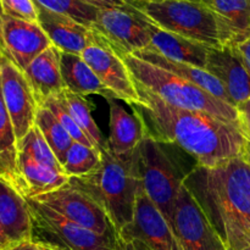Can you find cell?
Wrapping results in <instances>:
<instances>
[{
	"instance_id": "38",
	"label": "cell",
	"mask_w": 250,
	"mask_h": 250,
	"mask_svg": "<svg viewBox=\"0 0 250 250\" xmlns=\"http://www.w3.org/2000/svg\"><path fill=\"white\" fill-rule=\"evenodd\" d=\"M2 20H4V14H2L1 4H0V46L2 44Z\"/></svg>"
},
{
	"instance_id": "35",
	"label": "cell",
	"mask_w": 250,
	"mask_h": 250,
	"mask_svg": "<svg viewBox=\"0 0 250 250\" xmlns=\"http://www.w3.org/2000/svg\"><path fill=\"white\" fill-rule=\"evenodd\" d=\"M116 250H151L146 244L139 239L133 238H124L116 236Z\"/></svg>"
},
{
	"instance_id": "41",
	"label": "cell",
	"mask_w": 250,
	"mask_h": 250,
	"mask_svg": "<svg viewBox=\"0 0 250 250\" xmlns=\"http://www.w3.org/2000/svg\"><path fill=\"white\" fill-rule=\"evenodd\" d=\"M124 1H127V0H124Z\"/></svg>"
},
{
	"instance_id": "29",
	"label": "cell",
	"mask_w": 250,
	"mask_h": 250,
	"mask_svg": "<svg viewBox=\"0 0 250 250\" xmlns=\"http://www.w3.org/2000/svg\"><path fill=\"white\" fill-rule=\"evenodd\" d=\"M102 164V154L90 146L75 142L66 154L63 170L70 178L93 172Z\"/></svg>"
},
{
	"instance_id": "12",
	"label": "cell",
	"mask_w": 250,
	"mask_h": 250,
	"mask_svg": "<svg viewBox=\"0 0 250 250\" xmlns=\"http://www.w3.org/2000/svg\"><path fill=\"white\" fill-rule=\"evenodd\" d=\"M0 81L2 98L14 126L15 136L19 142L34 126L39 105L23 71L20 70L1 51Z\"/></svg>"
},
{
	"instance_id": "19",
	"label": "cell",
	"mask_w": 250,
	"mask_h": 250,
	"mask_svg": "<svg viewBox=\"0 0 250 250\" xmlns=\"http://www.w3.org/2000/svg\"><path fill=\"white\" fill-rule=\"evenodd\" d=\"M110 106V134L106 139V149L114 155L133 153L143 139L148 136L144 119L136 106L129 112L115 98H107Z\"/></svg>"
},
{
	"instance_id": "34",
	"label": "cell",
	"mask_w": 250,
	"mask_h": 250,
	"mask_svg": "<svg viewBox=\"0 0 250 250\" xmlns=\"http://www.w3.org/2000/svg\"><path fill=\"white\" fill-rule=\"evenodd\" d=\"M237 110H238L241 129L250 146V98L244 103H242L239 106H237Z\"/></svg>"
},
{
	"instance_id": "28",
	"label": "cell",
	"mask_w": 250,
	"mask_h": 250,
	"mask_svg": "<svg viewBox=\"0 0 250 250\" xmlns=\"http://www.w3.org/2000/svg\"><path fill=\"white\" fill-rule=\"evenodd\" d=\"M17 151L26 154L29 158L38 161L39 164L46 166V167L65 173L62 164L58 160L54 151L51 150L45 138L36 125L29 129V132L23 138L17 142Z\"/></svg>"
},
{
	"instance_id": "30",
	"label": "cell",
	"mask_w": 250,
	"mask_h": 250,
	"mask_svg": "<svg viewBox=\"0 0 250 250\" xmlns=\"http://www.w3.org/2000/svg\"><path fill=\"white\" fill-rule=\"evenodd\" d=\"M34 2L49 11L66 15L90 28L94 26L99 12L98 7L85 4L82 0H34Z\"/></svg>"
},
{
	"instance_id": "24",
	"label": "cell",
	"mask_w": 250,
	"mask_h": 250,
	"mask_svg": "<svg viewBox=\"0 0 250 250\" xmlns=\"http://www.w3.org/2000/svg\"><path fill=\"white\" fill-rule=\"evenodd\" d=\"M61 76L65 88L75 94L85 95L100 94L107 99L114 95L104 87L94 71L81 55L61 54Z\"/></svg>"
},
{
	"instance_id": "20",
	"label": "cell",
	"mask_w": 250,
	"mask_h": 250,
	"mask_svg": "<svg viewBox=\"0 0 250 250\" xmlns=\"http://www.w3.org/2000/svg\"><path fill=\"white\" fill-rule=\"evenodd\" d=\"M61 54L62 51L51 45L24 68L23 73L39 106L48 98L60 94L65 89L61 76Z\"/></svg>"
},
{
	"instance_id": "6",
	"label": "cell",
	"mask_w": 250,
	"mask_h": 250,
	"mask_svg": "<svg viewBox=\"0 0 250 250\" xmlns=\"http://www.w3.org/2000/svg\"><path fill=\"white\" fill-rule=\"evenodd\" d=\"M138 151L144 193L172 227L176 200L185 177L160 142L149 134L139 144Z\"/></svg>"
},
{
	"instance_id": "27",
	"label": "cell",
	"mask_w": 250,
	"mask_h": 250,
	"mask_svg": "<svg viewBox=\"0 0 250 250\" xmlns=\"http://www.w3.org/2000/svg\"><path fill=\"white\" fill-rule=\"evenodd\" d=\"M17 156V139L9 111L5 105L0 81V176L4 180L14 172Z\"/></svg>"
},
{
	"instance_id": "14",
	"label": "cell",
	"mask_w": 250,
	"mask_h": 250,
	"mask_svg": "<svg viewBox=\"0 0 250 250\" xmlns=\"http://www.w3.org/2000/svg\"><path fill=\"white\" fill-rule=\"evenodd\" d=\"M51 45L53 43L48 34L38 22H28L4 16L0 51L20 70L24 71L37 56Z\"/></svg>"
},
{
	"instance_id": "21",
	"label": "cell",
	"mask_w": 250,
	"mask_h": 250,
	"mask_svg": "<svg viewBox=\"0 0 250 250\" xmlns=\"http://www.w3.org/2000/svg\"><path fill=\"white\" fill-rule=\"evenodd\" d=\"M148 28L150 33V46L146 49L156 51L170 60L205 68L208 55L211 50L210 46L159 28L150 22H148Z\"/></svg>"
},
{
	"instance_id": "39",
	"label": "cell",
	"mask_w": 250,
	"mask_h": 250,
	"mask_svg": "<svg viewBox=\"0 0 250 250\" xmlns=\"http://www.w3.org/2000/svg\"><path fill=\"white\" fill-rule=\"evenodd\" d=\"M246 155H247V158H248V160L250 161V146H249V148H248V150H247Z\"/></svg>"
},
{
	"instance_id": "33",
	"label": "cell",
	"mask_w": 250,
	"mask_h": 250,
	"mask_svg": "<svg viewBox=\"0 0 250 250\" xmlns=\"http://www.w3.org/2000/svg\"><path fill=\"white\" fill-rule=\"evenodd\" d=\"M4 250H63L60 247L55 246V244H51L49 242L42 241V239L33 238L27 239V241L20 242V243L15 244V246L10 247Z\"/></svg>"
},
{
	"instance_id": "11",
	"label": "cell",
	"mask_w": 250,
	"mask_h": 250,
	"mask_svg": "<svg viewBox=\"0 0 250 250\" xmlns=\"http://www.w3.org/2000/svg\"><path fill=\"white\" fill-rule=\"evenodd\" d=\"M81 56L115 99L124 100L131 106L139 105L141 98L128 67L122 56L117 54L102 34L99 33L97 43L85 48Z\"/></svg>"
},
{
	"instance_id": "15",
	"label": "cell",
	"mask_w": 250,
	"mask_h": 250,
	"mask_svg": "<svg viewBox=\"0 0 250 250\" xmlns=\"http://www.w3.org/2000/svg\"><path fill=\"white\" fill-rule=\"evenodd\" d=\"M28 202L0 176V250L33 238Z\"/></svg>"
},
{
	"instance_id": "32",
	"label": "cell",
	"mask_w": 250,
	"mask_h": 250,
	"mask_svg": "<svg viewBox=\"0 0 250 250\" xmlns=\"http://www.w3.org/2000/svg\"><path fill=\"white\" fill-rule=\"evenodd\" d=\"M4 16L38 22V7L34 0H0Z\"/></svg>"
},
{
	"instance_id": "8",
	"label": "cell",
	"mask_w": 250,
	"mask_h": 250,
	"mask_svg": "<svg viewBox=\"0 0 250 250\" xmlns=\"http://www.w3.org/2000/svg\"><path fill=\"white\" fill-rule=\"evenodd\" d=\"M172 229L182 250H227L202 205L185 183L176 200Z\"/></svg>"
},
{
	"instance_id": "4",
	"label": "cell",
	"mask_w": 250,
	"mask_h": 250,
	"mask_svg": "<svg viewBox=\"0 0 250 250\" xmlns=\"http://www.w3.org/2000/svg\"><path fill=\"white\" fill-rule=\"evenodd\" d=\"M122 59L134 82L146 87L167 104L181 109L207 112L241 127L238 110L233 105L217 99L198 85L158 66L150 65L132 54L122 55Z\"/></svg>"
},
{
	"instance_id": "3",
	"label": "cell",
	"mask_w": 250,
	"mask_h": 250,
	"mask_svg": "<svg viewBox=\"0 0 250 250\" xmlns=\"http://www.w3.org/2000/svg\"><path fill=\"white\" fill-rule=\"evenodd\" d=\"M68 185L94 199L119 233L133 220L137 199L143 190L138 148L126 155H114L106 149L93 172L70 178Z\"/></svg>"
},
{
	"instance_id": "16",
	"label": "cell",
	"mask_w": 250,
	"mask_h": 250,
	"mask_svg": "<svg viewBox=\"0 0 250 250\" xmlns=\"http://www.w3.org/2000/svg\"><path fill=\"white\" fill-rule=\"evenodd\" d=\"M38 7V23L48 34L53 45L67 54L81 55L85 48L97 43L99 33L66 15Z\"/></svg>"
},
{
	"instance_id": "18",
	"label": "cell",
	"mask_w": 250,
	"mask_h": 250,
	"mask_svg": "<svg viewBox=\"0 0 250 250\" xmlns=\"http://www.w3.org/2000/svg\"><path fill=\"white\" fill-rule=\"evenodd\" d=\"M204 70L221 83L236 107L250 98V76L232 46L211 48Z\"/></svg>"
},
{
	"instance_id": "26",
	"label": "cell",
	"mask_w": 250,
	"mask_h": 250,
	"mask_svg": "<svg viewBox=\"0 0 250 250\" xmlns=\"http://www.w3.org/2000/svg\"><path fill=\"white\" fill-rule=\"evenodd\" d=\"M37 127L39 128L41 133L45 138L46 143L54 151L58 160L63 165L66 159V154L70 150L72 144L75 143L68 132L63 128L62 125L58 121L53 112L44 106H39L36 115Z\"/></svg>"
},
{
	"instance_id": "7",
	"label": "cell",
	"mask_w": 250,
	"mask_h": 250,
	"mask_svg": "<svg viewBox=\"0 0 250 250\" xmlns=\"http://www.w3.org/2000/svg\"><path fill=\"white\" fill-rule=\"evenodd\" d=\"M33 219L34 232L42 241L63 250H116V236H103L70 221L50 208L33 199H27Z\"/></svg>"
},
{
	"instance_id": "2",
	"label": "cell",
	"mask_w": 250,
	"mask_h": 250,
	"mask_svg": "<svg viewBox=\"0 0 250 250\" xmlns=\"http://www.w3.org/2000/svg\"><path fill=\"white\" fill-rule=\"evenodd\" d=\"M183 183L202 205L227 250L250 248V161L246 154L215 167L195 165Z\"/></svg>"
},
{
	"instance_id": "1",
	"label": "cell",
	"mask_w": 250,
	"mask_h": 250,
	"mask_svg": "<svg viewBox=\"0 0 250 250\" xmlns=\"http://www.w3.org/2000/svg\"><path fill=\"white\" fill-rule=\"evenodd\" d=\"M136 87L141 98L136 109L149 136L160 143L178 146L198 166L215 167L248 150V141L237 125L207 112L172 106L143 85L136 83Z\"/></svg>"
},
{
	"instance_id": "13",
	"label": "cell",
	"mask_w": 250,
	"mask_h": 250,
	"mask_svg": "<svg viewBox=\"0 0 250 250\" xmlns=\"http://www.w3.org/2000/svg\"><path fill=\"white\" fill-rule=\"evenodd\" d=\"M117 234L124 238L139 239L151 250H182L172 227L146 197L144 189L137 199L133 220Z\"/></svg>"
},
{
	"instance_id": "9",
	"label": "cell",
	"mask_w": 250,
	"mask_h": 250,
	"mask_svg": "<svg viewBox=\"0 0 250 250\" xmlns=\"http://www.w3.org/2000/svg\"><path fill=\"white\" fill-rule=\"evenodd\" d=\"M93 28L99 32L119 55L150 46L148 22L129 5L99 9Z\"/></svg>"
},
{
	"instance_id": "10",
	"label": "cell",
	"mask_w": 250,
	"mask_h": 250,
	"mask_svg": "<svg viewBox=\"0 0 250 250\" xmlns=\"http://www.w3.org/2000/svg\"><path fill=\"white\" fill-rule=\"evenodd\" d=\"M32 199L95 233L112 237L117 234L104 209L87 193L72 187L68 183L60 189L38 195Z\"/></svg>"
},
{
	"instance_id": "23",
	"label": "cell",
	"mask_w": 250,
	"mask_h": 250,
	"mask_svg": "<svg viewBox=\"0 0 250 250\" xmlns=\"http://www.w3.org/2000/svg\"><path fill=\"white\" fill-rule=\"evenodd\" d=\"M132 55L146 61V62L150 63V65L158 66V67L163 68V70L168 71V72L173 73V75L178 76V77L198 85L202 89L207 90L208 93L216 97L217 99L222 100V102L227 103V104L233 105V103L229 99V94L225 90V88L222 87L221 83L214 76L210 75L208 71H205L204 68H199L197 66H192L188 65V63L170 60V59L165 58V56L160 55V54H158L154 50H150V49L137 50Z\"/></svg>"
},
{
	"instance_id": "31",
	"label": "cell",
	"mask_w": 250,
	"mask_h": 250,
	"mask_svg": "<svg viewBox=\"0 0 250 250\" xmlns=\"http://www.w3.org/2000/svg\"><path fill=\"white\" fill-rule=\"evenodd\" d=\"M42 106L46 107V109H49L53 112L54 116H55L56 119H58V121L62 125L63 128L68 132V134H70L71 138H72L73 141L78 142V143H83L85 144V146H93L92 144H90V142L88 141L87 137H85V134L83 133V132L81 131L80 127L77 126V124H76L75 120L72 119V116L70 115L68 110L66 109L63 103L61 102L60 97H59L58 94L48 98Z\"/></svg>"
},
{
	"instance_id": "25",
	"label": "cell",
	"mask_w": 250,
	"mask_h": 250,
	"mask_svg": "<svg viewBox=\"0 0 250 250\" xmlns=\"http://www.w3.org/2000/svg\"><path fill=\"white\" fill-rule=\"evenodd\" d=\"M58 95L81 131L85 134L93 148L97 149L100 154L104 153L106 150V139L104 138L97 122L93 119L89 103L84 99V97L75 94L66 88Z\"/></svg>"
},
{
	"instance_id": "22",
	"label": "cell",
	"mask_w": 250,
	"mask_h": 250,
	"mask_svg": "<svg viewBox=\"0 0 250 250\" xmlns=\"http://www.w3.org/2000/svg\"><path fill=\"white\" fill-rule=\"evenodd\" d=\"M219 22L222 46H234L250 37V0H203Z\"/></svg>"
},
{
	"instance_id": "37",
	"label": "cell",
	"mask_w": 250,
	"mask_h": 250,
	"mask_svg": "<svg viewBox=\"0 0 250 250\" xmlns=\"http://www.w3.org/2000/svg\"><path fill=\"white\" fill-rule=\"evenodd\" d=\"M83 2L98 9H105V7H119L125 6L126 2L124 0H82Z\"/></svg>"
},
{
	"instance_id": "40",
	"label": "cell",
	"mask_w": 250,
	"mask_h": 250,
	"mask_svg": "<svg viewBox=\"0 0 250 250\" xmlns=\"http://www.w3.org/2000/svg\"><path fill=\"white\" fill-rule=\"evenodd\" d=\"M244 250H250V248H248V249H244Z\"/></svg>"
},
{
	"instance_id": "36",
	"label": "cell",
	"mask_w": 250,
	"mask_h": 250,
	"mask_svg": "<svg viewBox=\"0 0 250 250\" xmlns=\"http://www.w3.org/2000/svg\"><path fill=\"white\" fill-rule=\"evenodd\" d=\"M236 50L237 55L239 56L241 61L243 62L244 67L248 71L250 76V37L247 41L242 42V43L237 44V45L232 46Z\"/></svg>"
},
{
	"instance_id": "5",
	"label": "cell",
	"mask_w": 250,
	"mask_h": 250,
	"mask_svg": "<svg viewBox=\"0 0 250 250\" xmlns=\"http://www.w3.org/2000/svg\"><path fill=\"white\" fill-rule=\"evenodd\" d=\"M125 2L159 28L210 48H224L216 16L203 0H127Z\"/></svg>"
},
{
	"instance_id": "17",
	"label": "cell",
	"mask_w": 250,
	"mask_h": 250,
	"mask_svg": "<svg viewBox=\"0 0 250 250\" xmlns=\"http://www.w3.org/2000/svg\"><path fill=\"white\" fill-rule=\"evenodd\" d=\"M6 181L26 199L54 192L70 181L66 173L42 165L28 155L17 151L14 172Z\"/></svg>"
}]
</instances>
